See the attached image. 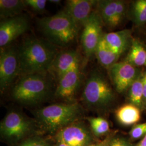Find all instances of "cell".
Returning a JSON list of instances; mask_svg holds the SVG:
<instances>
[{"label": "cell", "instance_id": "obj_32", "mask_svg": "<svg viewBox=\"0 0 146 146\" xmlns=\"http://www.w3.org/2000/svg\"><path fill=\"white\" fill-rule=\"evenodd\" d=\"M89 146H104L103 144L100 143V144H94V145H92Z\"/></svg>", "mask_w": 146, "mask_h": 146}, {"label": "cell", "instance_id": "obj_1", "mask_svg": "<svg viewBox=\"0 0 146 146\" xmlns=\"http://www.w3.org/2000/svg\"><path fill=\"white\" fill-rule=\"evenodd\" d=\"M19 76L49 72L58 54L57 47L47 40L35 36L26 38L18 49Z\"/></svg>", "mask_w": 146, "mask_h": 146}, {"label": "cell", "instance_id": "obj_24", "mask_svg": "<svg viewBox=\"0 0 146 146\" xmlns=\"http://www.w3.org/2000/svg\"><path fill=\"white\" fill-rule=\"evenodd\" d=\"M27 7L31 8L36 13H42L46 8L47 1L46 0H24Z\"/></svg>", "mask_w": 146, "mask_h": 146}, {"label": "cell", "instance_id": "obj_12", "mask_svg": "<svg viewBox=\"0 0 146 146\" xmlns=\"http://www.w3.org/2000/svg\"><path fill=\"white\" fill-rule=\"evenodd\" d=\"M98 1L95 0H68L63 11L68 15L80 29L87 22Z\"/></svg>", "mask_w": 146, "mask_h": 146}, {"label": "cell", "instance_id": "obj_8", "mask_svg": "<svg viewBox=\"0 0 146 146\" xmlns=\"http://www.w3.org/2000/svg\"><path fill=\"white\" fill-rule=\"evenodd\" d=\"M0 88L4 92L19 76V62L18 49L7 47L1 49Z\"/></svg>", "mask_w": 146, "mask_h": 146}, {"label": "cell", "instance_id": "obj_17", "mask_svg": "<svg viewBox=\"0 0 146 146\" xmlns=\"http://www.w3.org/2000/svg\"><path fill=\"white\" fill-rule=\"evenodd\" d=\"M95 55L100 64L108 69L117 62L120 57L108 46L103 36L96 49Z\"/></svg>", "mask_w": 146, "mask_h": 146}, {"label": "cell", "instance_id": "obj_26", "mask_svg": "<svg viewBox=\"0 0 146 146\" xmlns=\"http://www.w3.org/2000/svg\"><path fill=\"white\" fill-rule=\"evenodd\" d=\"M18 146H50V145L42 139L33 138L27 140Z\"/></svg>", "mask_w": 146, "mask_h": 146}, {"label": "cell", "instance_id": "obj_9", "mask_svg": "<svg viewBox=\"0 0 146 146\" xmlns=\"http://www.w3.org/2000/svg\"><path fill=\"white\" fill-rule=\"evenodd\" d=\"M108 70L113 85L118 93L129 88L142 73L138 67L125 61L115 63Z\"/></svg>", "mask_w": 146, "mask_h": 146}, {"label": "cell", "instance_id": "obj_30", "mask_svg": "<svg viewBox=\"0 0 146 146\" xmlns=\"http://www.w3.org/2000/svg\"><path fill=\"white\" fill-rule=\"evenodd\" d=\"M50 3H52L54 4H56V5H58L61 3V1L60 0H50V1H49Z\"/></svg>", "mask_w": 146, "mask_h": 146}, {"label": "cell", "instance_id": "obj_2", "mask_svg": "<svg viewBox=\"0 0 146 146\" xmlns=\"http://www.w3.org/2000/svg\"><path fill=\"white\" fill-rule=\"evenodd\" d=\"M82 110L76 102L53 104L37 110V121L44 131L49 133L58 132L66 126L76 122Z\"/></svg>", "mask_w": 146, "mask_h": 146}, {"label": "cell", "instance_id": "obj_6", "mask_svg": "<svg viewBox=\"0 0 146 146\" xmlns=\"http://www.w3.org/2000/svg\"><path fill=\"white\" fill-rule=\"evenodd\" d=\"M33 128V122L21 113L11 111L2 120L0 131L7 140L17 141L28 135Z\"/></svg>", "mask_w": 146, "mask_h": 146}, {"label": "cell", "instance_id": "obj_25", "mask_svg": "<svg viewBox=\"0 0 146 146\" xmlns=\"http://www.w3.org/2000/svg\"><path fill=\"white\" fill-rule=\"evenodd\" d=\"M133 139H139L142 136L146 135V123H143L136 125L130 132Z\"/></svg>", "mask_w": 146, "mask_h": 146}, {"label": "cell", "instance_id": "obj_3", "mask_svg": "<svg viewBox=\"0 0 146 146\" xmlns=\"http://www.w3.org/2000/svg\"><path fill=\"white\" fill-rule=\"evenodd\" d=\"M38 26L46 40L59 47H67L73 43L79 30L73 20L63 11L40 19Z\"/></svg>", "mask_w": 146, "mask_h": 146}, {"label": "cell", "instance_id": "obj_27", "mask_svg": "<svg viewBox=\"0 0 146 146\" xmlns=\"http://www.w3.org/2000/svg\"><path fill=\"white\" fill-rule=\"evenodd\" d=\"M108 146H131L125 140L120 138H116L111 140Z\"/></svg>", "mask_w": 146, "mask_h": 146}, {"label": "cell", "instance_id": "obj_23", "mask_svg": "<svg viewBox=\"0 0 146 146\" xmlns=\"http://www.w3.org/2000/svg\"><path fill=\"white\" fill-rule=\"evenodd\" d=\"M90 125L95 134L100 135L106 133L110 129L108 121L102 117H89L88 118Z\"/></svg>", "mask_w": 146, "mask_h": 146}, {"label": "cell", "instance_id": "obj_20", "mask_svg": "<svg viewBox=\"0 0 146 146\" xmlns=\"http://www.w3.org/2000/svg\"><path fill=\"white\" fill-rule=\"evenodd\" d=\"M26 7L24 0H1V19L3 20L20 15Z\"/></svg>", "mask_w": 146, "mask_h": 146}, {"label": "cell", "instance_id": "obj_10", "mask_svg": "<svg viewBox=\"0 0 146 146\" xmlns=\"http://www.w3.org/2000/svg\"><path fill=\"white\" fill-rule=\"evenodd\" d=\"M29 22L25 16L19 15L1 20L0 23L1 49L8 47L11 43L29 29Z\"/></svg>", "mask_w": 146, "mask_h": 146}, {"label": "cell", "instance_id": "obj_14", "mask_svg": "<svg viewBox=\"0 0 146 146\" xmlns=\"http://www.w3.org/2000/svg\"><path fill=\"white\" fill-rule=\"evenodd\" d=\"M80 61L78 52L73 49L58 52L52 62L49 73L58 81L69 70L80 66Z\"/></svg>", "mask_w": 146, "mask_h": 146}, {"label": "cell", "instance_id": "obj_31", "mask_svg": "<svg viewBox=\"0 0 146 146\" xmlns=\"http://www.w3.org/2000/svg\"><path fill=\"white\" fill-rule=\"evenodd\" d=\"M55 146H69L67 145H66V144H65V143H62V142H58V143H57V144L55 145Z\"/></svg>", "mask_w": 146, "mask_h": 146}, {"label": "cell", "instance_id": "obj_18", "mask_svg": "<svg viewBox=\"0 0 146 146\" xmlns=\"http://www.w3.org/2000/svg\"><path fill=\"white\" fill-rule=\"evenodd\" d=\"M136 67H146V49L137 39H133L129 51L124 60Z\"/></svg>", "mask_w": 146, "mask_h": 146}, {"label": "cell", "instance_id": "obj_11", "mask_svg": "<svg viewBox=\"0 0 146 146\" xmlns=\"http://www.w3.org/2000/svg\"><path fill=\"white\" fill-rule=\"evenodd\" d=\"M58 142L69 146H89L90 137L88 131L82 124L74 122L57 132Z\"/></svg>", "mask_w": 146, "mask_h": 146}, {"label": "cell", "instance_id": "obj_21", "mask_svg": "<svg viewBox=\"0 0 146 146\" xmlns=\"http://www.w3.org/2000/svg\"><path fill=\"white\" fill-rule=\"evenodd\" d=\"M127 15L136 26L146 23V0H137L131 3Z\"/></svg>", "mask_w": 146, "mask_h": 146}, {"label": "cell", "instance_id": "obj_5", "mask_svg": "<svg viewBox=\"0 0 146 146\" xmlns=\"http://www.w3.org/2000/svg\"><path fill=\"white\" fill-rule=\"evenodd\" d=\"M114 99L113 90L104 75L98 70L92 72L82 93L84 104L90 108L102 109L110 105Z\"/></svg>", "mask_w": 146, "mask_h": 146}, {"label": "cell", "instance_id": "obj_19", "mask_svg": "<svg viewBox=\"0 0 146 146\" xmlns=\"http://www.w3.org/2000/svg\"><path fill=\"white\" fill-rule=\"evenodd\" d=\"M116 116L122 125H131L140 120V111L138 107L133 104H125L117 110Z\"/></svg>", "mask_w": 146, "mask_h": 146}, {"label": "cell", "instance_id": "obj_29", "mask_svg": "<svg viewBox=\"0 0 146 146\" xmlns=\"http://www.w3.org/2000/svg\"><path fill=\"white\" fill-rule=\"evenodd\" d=\"M136 146H146V135Z\"/></svg>", "mask_w": 146, "mask_h": 146}, {"label": "cell", "instance_id": "obj_28", "mask_svg": "<svg viewBox=\"0 0 146 146\" xmlns=\"http://www.w3.org/2000/svg\"><path fill=\"white\" fill-rule=\"evenodd\" d=\"M142 89H143V108H146V71L142 74Z\"/></svg>", "mask_w": 146, "mask_h": 146}, {"label": "cell", "instance_id": "obj_4", "mask_svg": "<svg viewBox=\"0 0 146 146\" xmlns=\"http://www.w3.org/2000/svg\"><path fill=\"white\" fill-rule=\"evenodd\" d=\"M52 84L47 74H34L20 76L12 90V97L25 104H36L46 99Z\"/></svg>", "mask_w": 146, "mask_h": 146}, {"label": "cell", "instance_id": "obj_22", "mask_svg": "<svg viewBox=\"0 0 146 146\" xmlns=\"http://www.w3.org/2000/svg\"><path fill=\"white\" fill-rule=\"evenodd\" d=\"M142 74V72L129 88V98L131 104L135 106L139 109L143 108Z\"/></svg>", "mask_w": 146, "mask_h": 146}, {"label": "cell", "instance_id": "obj_7", "mask_svg": "<svg viewBox=\"0 0 146 146\" xmlns=\"http://www.w3.org/2000/svg\"><path fill=\"white\" fill-rule=\"evenodd\" d=\"M103 24L97 11H94L83 27L81 43L84 54L88 58L95 55L96 49L103 36Z\"/></svg>", "mask_w": 146, "mask_h": 146}, {"label": "cell", "instance_id": "obj_16", "mask_svg": "<svg viewBox=\"0 0 146 146\" xmlns=\"http://www.w3.org/2000/svg\"><path fill=\"white\" fill-rule=\"evenodd\" d=\"M96 10L103 23L110 28H114L121 24L117 13V0L98 1Z\"/></svg>", "mask_w": 146, "mask_h": 146}, {"label": "cell", "instance_id": "obj_13", "mask_svg": "<svg viewBox=\"0 0 146 146\" xmlns=\"http://www.w3.org/2000/svg\"><path fill=\"white\" fill-rule=\"evenodd\" d=\"M81 78L80 66L69 70L58 80L55 96L60 99L72 101L78 89Z\"/></svg>", "mask_w": 146, "mask_h": 146}, {"label": "cell", "instance_id": "obj_15", "mask_svg": "<svg viewBox=\"0 0 146 146\" xmlns=\"http://www.w3.org/2000/svg\"><path fill=\"white\" fill-rule=\"evenodd\" d=\"M103 38L111 49L120 56L131 46L133 40L131 31L128 29L104 34Z\"/></svg>", "mask_w": 146, "mask_h": 146}]
</instances>
